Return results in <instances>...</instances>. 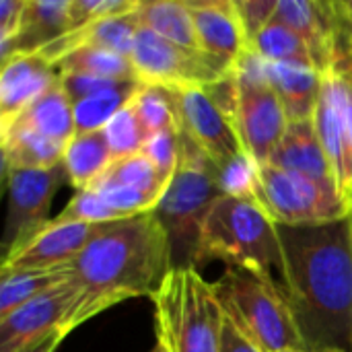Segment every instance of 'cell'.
I'll return each instance as SVG.
<instances>
[{
	"instance_id": "obj_33",
	"label": "cell",
	"mask_w": 352,
	"mask_h": 352,
	"mask_svg": "<svg viewBox=\"0 0 352 352\" xmlns=\"http://www.w3.org/2000/svg\"><path fill=\"white\" fill-rule=\"evenodd\" d=\"M103 132H105V138H107L113 161L142 153L144 142L148 138L132 103L126 105L122 111H118L109 120V124L103 128Z\"/></svg>"
},
{
	"instance_id": "obj_37",
	"label": "cell",
	"mask_w": 352,
	"mask_h": 352,
	"mask_svg": "<svg viewBox=\"0 0 352 352\" xmlns=\"http://www.w3.org/2000/svg\"><path fill=\"white\" fill-rule=\"evenodd\" d=\"M239 21L243 25L248 43L252 45V41L272 23V19L276 16V8H278V0H233Z\"/></svg>"
},
{
	"instance_id": "obj_32",
	"label": "cell",
	"mask_w": 352,
	"mask_h": 352,
	"mask_svg": "<svg viewBox=\"0 0 352 352\" xmlns=\"http://www.w3.org/2000/svg\"><path fill=\"white\" fill-rule=\"evenodd\" d=\"M214 182L223 196L256 198L260 188V163L245 151L225 163H214Z\"/></svg>"
},
{
	"instance_id": "obj_24",
	"label": "cell",
	"mask_w": 352,
	"mask_h": 352,
	"mask_svg": "<svg viewBox=\"0 0 352 352\" xmlns=\"http://www.w3.org/2000/svg\"><path fill=\"white\" fill-rule=\"evenodd\" d=\"M113 157L103 130L76 134L64 148L62 167L72 188H91L111 165Z\"/></svg>"
},
{
	"instance_id": "obj_29",
	"label": "cell",
	"mask_w": 352,
	"mask_h": 352,
	"mask_svg": "<svg viewBox=\"0 0 352 352\" xmlns=\"http://www.w3.org/2000/svg\"><path fill=\"white\" fill-rule=\"evenodd\" d=\"M250 52H254L264 62L301 64V66L316 68L311 52L305 45V41L291 27L280 23L278 19H272V23L252 41Z\"/></svg>"
},
{
	"instance_id": "obj_36",
	"label": "cell",
	"mask_w": 352,
	"mask_h": 352,
	"mask_svg": "<svg viewBox=\"0 0 352 352\" xmlns=\"http://www.w3.org/2000/svg\"><path fill=\"white\" fill-rule=\"evenodd\" d=\"M138 0H70V31L105 16L134 12Z\"/></svg>"
},
{
	"instance_id": "obj_9",
	"label": "cell",
	"mask_w": 352,
	"mask_h": 352,
	"mask_svg": "<svg viewBox=\"0 0 352 352\" xmlns=\"http://www.w3.org/2000/svg\"><path fill=\"white\" fill-rule=\"evenodd\" d=\"M258 200L276 225H322L351 217V208L338 190L324 188L303 175L260 165Z\"/></svg>"
},
{
	"instance_id": "obj_13",
	"label": "cell",
	"mask_w": 352,
	"mask_h": 352,
	"mask_svg": "<svg viewBox=\"0 0 352 352\" xmlns=\"http://www.w3.org/2000/svg\"><path fill=\"white\" fill-rule=\"evenodd\" d=\"M101 227L103 225L66 223L60 219H50L45 225L23 237L4 254L0 272L54 268L68 264L93 241Z\"/></svg>"
},
{
	"instance_id": "obj_3",
	"label": "cell",
	"mask_w": 352,
	"mask_h": 352,
	"mask_svg": "<svg viewBox=\"0 0 352 352\" xmlns=\"http://www.w3.org/2000/svg\"><path fill=\"white\" fill-rule=\"evenodd\" d=\"M212 167L214 163L208 155L182 130L177 171L155 208L169 235L173 270L200 268L204 223L214 202L223 196Z\"/></svg>"
},
{
	"instance_id": "obj_6",
	"label": "cell",
	"mask_w": 352,
	"mask_h": 352,
	"mask_svg": "<svg viewBox=\"0 0 352 352\" xmlns=\"http://www.w3.org/2000/svg\"><path fill=\"white\" fill-rule=\"evenodd\" d=\"M153 303L157 342L169 352H221L225 314L198 270H171Z\"/></svg>"
},
{
	"instance_id": "obj_35",
	"label": "cell",
	"mask_w": 352,
	"mask_h": 352,
	"mask_svg": "<svg viewBox=\"0 0 352 352\" xmlns=\"http://www.w3.org/2000/svg\"><path fill=\"white\" fill-rule=\"evenodd\" d=\"M179 151H182V130H165L146 138L142 153L151 159L157 171L171 182L177 165H179Z\"/></svg>"
},
{
	"instance_id": "obj_2",
	"label": "cell",
	"mask_w": 352,
	"mask_h": 352,
	"mask_svg": "<svg viewBox=\"0 0 352 352\" xmlns=\"http://www.w3.org/2000/svg\"><path fill=\"white\" fill-rule=\"evenodd\" d=\"M80 289L66 332L116 303L155 297L173 270L169 235L155 210L101 227L93 241L68 262Z\"/></svg>"
},
{
	"instance_id": "obj_42",
	"label": "cell",
	"mask_w": 352,
	"mask_h": 352,
	"mask_svg": "<svg viewBox=\"0 0 352 352\" xmlns=\"http://www.w3.org/2000/svg\"><path fill=\"white\" fill-rule=\"evenodd\" d=\"M280 352H311V351H305V349H289V351H280Z\"/></svg>"
},
{
	"instance_id": "obj_41",
	"label": "cell",
	"mask_w": 352,
	"mask_h": 352,
	"mask_svg": "<svg viewBox=\"0 0 352 352\" xmlns=\"http://www.w3.org/2000/svg\"><path fill=\"white\" fill-rule=\"evenodd\" d=\"M151 352H169V349H167L163 342H157V344H155V349H153Z\"/></svg>"
},
{
	"instance_id": "obj_4",
	"label": "cell",
	"mask_w": 352,
	"mask_h": 352,
	"mask_svg": "<svg viewBox=\"0 0 352 352\" xmlns=\"http://www.w3.org/2000/svg\"><path fill=\"white\" fill-rule=\"evenodd\" d=\"M210 260L283 278V248L278 225L256 198L221 196L202 233L200 268Z\"/></svg>"
},
{
	"instance_id": "obj_8",
	"label": "cell",
	"mask_w": 352,
	"mask_h": 352,
	"mask_svg": "<svg viewBox=\"0 0 352 352\" xmlns=\"http://www.w3.org/2000/svg\"><path fill=\"white\" fill-rule=\"evenodd\" d=\"M233 124L243 148L260 165H266L287 132V111L280 97L264 76L262 60L254 52H248L237 62L233 68Z\"/></svg>"
},
{
	"instance_id": "obj_10",
	"label": "cell",
	"mask_w": 352,
	"mask_h": 352,
	"mask_svg": "<svg viewBox=\"0 0 352 352\" xmlns=\"http://www.w3.org/2000/svg\"><path fill=\"white\" fill-rule=\"evenodd\" d=\"M136 78L146 85L169 89H208L231 74L223 64L206 56L179 47L140 23L134 50L130 54Z\"/></svg>"
},
{
	"instance_id": "obj_19",
	"label": "cell",
	"mask_w": 352,
	"mask_h": 352,
	"mask_svg": "<svg viewBox=\"0 0 352 352\" xmlns=\"http://www.w3.org/2000/svg\"><path fill=\"white\" fill-rule=\"evenodd\" d=\"M268 163L278 169L303 175L324 188L338 190L334 169L320 142L314 120L289 122L287 132L278 142V146L274 148Z\"/></svg>"
},
{
	"instance_id": "obj_18",
	"label": "cell",
	"mask_w": 352,
	"mask_h": 352,
	"mask_svg": "<svg viewBox=\"0 0 352 352\" xmlns=\"http://www.w3.org/2000/svg\"><path fill=\"white\" fill-rule=\"evenodd\" d=\"M60 78L58 68L39 54H19L2 64L0 76V128L39 99Z\"/></svg>"
},
{
	"instance_id": "obj_39",
	"label": "cell",
	"mask_w": 352,
	"mask_h": 352,
	"mask_svg": "<svg viewBox=\"0 0 352 352\" xmlns=\"http://www.w3.org/2000/svg\"><path fill=\"white\" fill-rule=\"evenodd\" d=\"M68 334L66 332H56V334H52L50 338H45L43 342H39V344H35V346H31V349H27V351L23 352H56V349L60 346V342L66 338Z\"/></svg>"
},
{
	"instance_id": "obj_1",
	"label": "cell",
	"mask_w": 352,
	"mask_h": 352,
	"mask_svg": "<svg viewBox=\"0 0 352 352\" xmlns=\"http://www.w3.org/2000/svg\"><path fill=\"white\" fill-rule=\"evenodd\" d=\"M280 289L305 349L352 352V214L322 225H278Z\"/></svg>"
},
{
	"instance_id": "obj_15",
	"label": "cell",
	"mask_w": 352,
	"mask_h": 352,
	"mask_svg": "<svg viewBox=\"0 0 352 352\" xmlns=\"http://www.w3.org/2000/svg\"><path fill=\"white\" fill-rule=\"evenodd\" d=\"M274 19L291 27L305 41L318 72L326 74L334 62L336 41L344 29V19L336 2L278 0Z\"/></svg>"
},
{
	"instance_id": "obj_38",
	"label": "cell",
	"mask_w": 352,
	"mask_h": 352,
	"mask_svg": "<svg viewBox=\"0 0 352 352\" xmlns=\"http://www.w3.org/2000/svg\"><path fill=\"white\" fill-rule=\"evenodd\" d=\"M221 352H262L254 342H250L237 326L225 316L223 332H221Z\"/></svg>"
},
{
	"instance_id": "obj_23",
	"label": "cell",
	"mask_w": 352,
	"mask_h": 352,
	"mask_svg": "<svg viewBox=\"0 0 352 352\" xmlns=\"http://www.w3.org/2000/svg\"><path fill=\"white\" fill-rule=\"evenodd\" d=\"M4 173L14 169H47L62 163L64 148L31 128L12 124L0 130Z\"/></svg>"
},
{
	"instance_id": "obj_5",
	"label": "cell",
	"mask_w": 352,
	"mask_h": 352,
	"mask_svg": "<svg viewBox=\"0 0 352 352\" xmlns=\"http://www.w3.org/2000/svg\"><path fill=\"white\" fill-rule=\"evenodd\" d=\"M212 291L223 314L262 352L305 349L291 307L274 276L225 266ZM307 351V349H305Z\"/></svg>"
},
{
	"instance_id": "obj_12",
	"label": "cell",
	"mask_w": 352,
	"mask_h": 352,
	"mask_svg": "<svg viewBox=\"0 0 352 352\" xmlns=\"http://www.w3.org/2000/svg\"><path fill=\"white\" fill-rule=\"evenodd\" d=\"M8 188V212L4 225V254L23 237L45 225L52 200L66 179L62 163L47 169H14L4 173Z\"/></svg>"
},
{
	"instance_id": "obj_22",
	"label": "cell",
	"mask_w": 352,
	"mask_h": 352,
	"mask_svg": "<svg viewBox=\"0 0 352 352\" xmlns=\"http://www.w3.org/2000/svg\"><path fill=\"white\" fill-rule=\"evenodd\" d=\"M68 31L70 0H27L14 41V56L37 54Z\"/></svg>"
},
{
	"instance_id": "obj_11",
	"label": "cell",
	"mask_w": 352,
	"mask_h": 352,
	"mask_svg": "<svg viewBox=\"0 0 352 352\" xmlns=\"http://www.w3.org/2000/svg\"><path fill=\"white\" fill-rule=\"evenodd\" d=\"M78 295L80 289L72 276L0 318V352H23L60 330L66 332V322Z\"/></svg>"
},
{
	"instance_id": "obj_27",
	"label": "cell",
	"mask_w": 352,
	"mask_h": 352,
	"mask_svg": "<svg viewBox=\"0 0 352 352\" xmlns=\"http://www.w3.org/2000/svg\"><path fill=\"white\" fill-rule=\"evenodd\" d=\"M138 78H128L120 80L116 85H109L89 97H82L74 101V124H76V134L85 132H95L103 130L109 120L122 111L126 105L132 103L136 91L140 89Z\"/></svg>"
},
{
	"instance_id": "obj_26",
	"label": "cell",
	"mask_w": 352,
	"mask_h": 352,
	"mask_svg": "<svg viewBox=\"0 0 352 352\" xmlns=\"http://www.w3.org/2000/svg\"><path fill=\"white\" fill-rule=\"evenodd\" d=\"M74 274L68 264L54 268H29L0 272V318L8 316L33 297L50 291L56 285L70 280Z\"/></svg>"
},
{
	"instance_id": "obj_14",
	"label": "cell",
	"mask_w": 352,
	"mask_h": 352,
	"mask_svg": "<svg viewBox=\"0 0 352 352\" xmlns=\"http://www.w3.org/2000/svg\"><path fill=\"white\" fill-rule=\"evenodd\" d=\"M182 130L208 155L212 163H225L245 153L233 118L206 89L179 91Z\"/></svg>"
},
{
	"instance_id": "obj_20",
	"label": "cell",
	"mask_w": 352,
	"mask_h": 352,
	"mask_svg": "<svg viewBox=\"0 0 352 352\" xmlns=\"http://www.w3.org/2000/svg\"><path fill=\"white\" fill-rule=\"evenodd\" d=\"M262 70L270 87L283 101L289 122H305L314 120L324 74L311 66L301 64H272L262 60Z\"/></svg>"
},
{
	"instance_id": "obj_7",
	"label": "cell",
	"mask_w": 352,
	"mask_h": 352,
	"mask_svg": "<svg viewBox=\"0 0 352 352\" xmlns=\"http://www.w3.org/2000/svg\"><path fill=\"white\" fill-rule=\"evenodd\" d=\"M314 124L352 212V33L346 23L336 41L334 62L324 74Z\"/></svg>"
},
{
	"instance_id": "obj_40",
	"label": "cell",
	"mask_w": 352,
	"mask_h": 352,
	"mask_svg": "<svg viewBox=\"0 0 352 352\" xmlns=\"http://www.w3.org/2000/svg\"><path fill=\"white\" fill-rule=\"evenodd\" d=\"M336 6H338V12L342 14L344 23L349 25L352 33V0H336Z\"/></svg>"
},
{
	"instance_id": "obj_25",
	"label": "cell",
	"mask_w": 352,
	"mask_h": 352,
	"mask_svg": "<svg viewBox=\"0 0 352 352\" xmlns=\"http://www.w3.org/2000/svg\"><path fill=\"white\" fill-rule=\"evenodd\" d=\"M138 19L144 27L161 35L163 39L200 52L194 19L188 0H153L138 4Z\"/></svg>"
},
{
	"instance_id": "obj_28",
	"label": "cell",
	"mask_w": 352,
	"mask_h": 352,
	"mask_svg": "<svg viewBox=\"0 0 352 352\" xmlns=\"http://www.w3.org/2000/svg\"><path fill=\"white\" fill-rule=\"evenodd\" d=\"M132 105L140 118V124L146 136H153L165 130H182L177 89L142 82L132 99Z\"/></svg>"
},
{
	"instance_id": "obj_34",
	"label": "cell",
	"mask_w": 352,
	"mask_h": 352,
	"mask_svg": "<svg viewBox=\"0 0 352 352\" xmlns=\"http://www.w3.org/2000/svg\"><path fill=\"white\" fill-rule=\"evenodd\" d=\"M56 219L66 221V223L105 225V223L120 221L122 217L95 190L87 188V190H78Z\"/></svg>"
},
{
	"instance_id": "obj_16",
	"label": "cell",
	"mask_w": 352,
	"mask_h": 352,
	"mask_svg": "<svg viewBox=\"0 0 352 352\" xmlns=\"http://www.w3.org/2000/svg\"><path fill=\"white\" fill-rule=\"evenodd\" d=\"M200 52L233 72L250 43L233 0H188Z\"/></svg>"
},
{
	"instance_id": "obj_30",
	"label": "cell",
	"mask_w": 352,
	"mask_h": 352,
	"mask_svg": "<svg viewBox=\"0 0 352 352\" xmlns=\"http://www.w3.org/2000/svg\"><path fill=\"white\" fill-rule=\"evenodd\" d=\"M58 74H87L107 80H128L136 78L132 60L111 50H78L66 56L58 66Z\"/></svg>"
},
{
	"instance_id": "obj_31",
	"label": "cell",
	"mask_w": 352,
	"mask_h": 352,
	"mask_svg": "<svg viewBox=\"0 0 352 352\" xmlns=\"http://www.w3.org/2000/svg\"><path fill=\"white\" fill-rule=\"evenodd\" d=\"M101 177L111 179L122 186H128V188H134V190L151 196L157 204L161 202L163 194L167 192V188L171 184L157 171V167L151 163V159L144 153L111 161L109 169Z\"/></svg>"
},
{
	"instance_id": "obj_21",
	"label": "cell",
	"mask_w": 352,
	"mask_h": 352,
	"mask_svg": "<svg viewBox=\"0 0 352 352\" xmlns=\"http://www.w3.org/2000/svg\"><path fill=\"white\" fill-rule=\"evenodd\" d=\"M12 124L31 128L37 134L50 138L52 142L66 146L76 136V124H74V103L66 93V89L62 87L60 78L25 111H21L8 126Z\"/></svg>"
},
{
	"instance_id": "obj_17",
	"label": "cell",
	"mask_w": 352,
	"mask_h": 352,
	"mask_svg": "<svg viewBox=\"0 0 352 352\" xmlns=\"http://www.w3.org/2000/svg\"><path fill=\"white\" fill-rule=\"evenodd\" d=\"M140 29V19H138V8L128 14L120 16H105L99 21H93L89 25H82L78 29H72L45 45L41 52H37L41 58H45L52 66H58L66 56L78 52V50H111L122 56L132 54L136 33Z\"/></svg>"
}]
</instances>
